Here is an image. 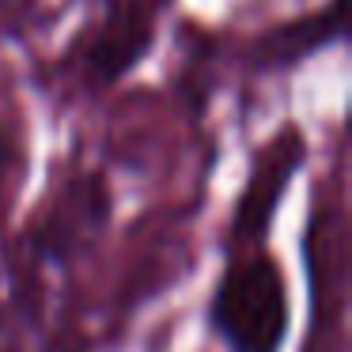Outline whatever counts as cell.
Here are the masks:
<instances>
[{"label": "cell", "mask_w": 352, "mask_h": 352, "mask_svg": "<svg viewBox=\"0 0 352 352\" xmlns=\"http://www.w3.org/2000/svg\"><path fill=\"white\" fill-rule=\"evenodd\" d=\"M114 220V186L95 167H76L42 197L23 231V250L34 269H69L107 239Z\"/></svg>", "instance_id": "cell-2"}, {"label": "cell", "mask_w": 352, "mask_h": 352, "mask_svg": "<svg viewBox=\"0 0 352 352\" xmlns=\"http://www.w3.org/2000/svg\"><path fill=\"white\" fill-rule=\"evenodd\" d=\"M69 0H0V42L27 38L34 31H46Z\"/></svg>", "instance_id": "cell-6"}, {"label": "cell", "mask_w": 352, "mask_h": 352, "mask_svg": "<svg viewBox=\"0 0 352 352\" xmlns=\"http://www.w3.org/2000/svg\"><path fill=\"white\" fill-rule=\"evenodd\" d=\"M175 0H95L69 54V76L80 87H114L155 46L160 19Z\"/></svg>", "instance_id": "cell-3"}, {"label": "cell", "mask_w": 352, "mask_h": 352, "mask_svg": "<svg viewBox=\"0 0 352 352\" xmlns=\"http://www.w3.org/2000/svg\"><path fill=\"white\" fill-rule=\"evenodd\" d=\"M344 34V0H322L314 8L280 19L276 27L261 31L250 46V57L261 72H288L314 57L318 50L341 42Z\"/></svg>", "instance_id": "cell-5"}, {"label": "cell", "mask_w": 352, "mask_h": 352, "mask_svg": "<svg viewBox=\"0 0 352 352\" xmlns=\"http://www.w3.org/2000/svg\"><path fill=\"white\" fill-rule=\"evenodd\" d=\"M303 160H307V137L296 122L280 125V129L254 152V163L243 178L235 208H231L228 246L265 243L269 228H273V216L284 201V190H288L292 178L299 175Z\"/></svg>", "instance_id": "cell-4"}, {"label": "cell", "mask_w": 352, "mask_h": 352, "mask_svg": "<svg viewBox=\"0 0 352 352\" xmlns=\"http://www.w3.org/2000/svg\"><path fill=\"white\" fill-rule=\"evenodd\" d=\"M208 329L228 352H284L292 333V288L265 243L228 246L208 296Z\"/></svg>", "instance_id": "cell-1"}]
</instances>
